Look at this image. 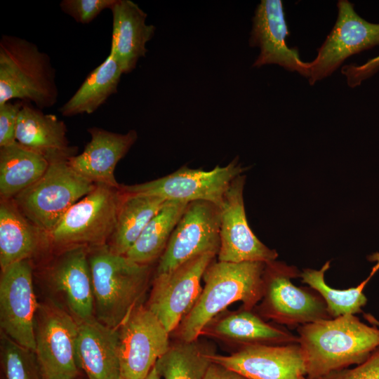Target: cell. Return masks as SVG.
<instances>
[{"label": "cell", "mask_w": 379, "mask_h": 379, "mask_svg": "<svg viewBox=\"0 0 379 379\" xmlns=\"http://www.w3.org/2000/svg\"><path fill=\"white\" fill-rule=\"evenodd\" d=\"M298 333L307 379L359 365L379 347V328L353 314L299 326Z\"/></svg>", "instance_id": "obj_1"}, {"label": "cell", "mask_w": 379, "mask_h": 379, "mask_svg": "<svg viewBox=\"0 0 379 379\" xmlns=\"http://www.w3.org/2000/svg\"><path fill=\"white\" fill-rule=\"evenodd\" d=\"M265 265L213 260L204 274V286L199 298L171 333L176 340L190 342L199 338L204 326L236 302L253 310L262 297Z\"/></svg>", "instance_id": "obj_2"}, {"label": "cell", "mask_w": 379, "mask_h": 379, "mask_svg": "<svg viewBox=\"0 0 379 379\" xmlns=\"http://www.w3.org/2000/svg\"><path fill=\"white\" fill-rule=\"evenodd\" d=\"M95 318L118 329L142 300L152 265L135 262L112 252L107 244L88 248Z\"/></svg>", "instance_id": "obj_3"}, {"label": "cell", "mask_w": 379, "mask_h": 379, "mask_svg": "<svg viewBox=\"0 0 379 379\" xmlns=\"http://www.w3.org/2000/svg\"><path fill=\"white\" fill-rule=\"evenodd\" d=\"M59 91L49 55L25 39H0V105L13 99L43 109L54 106Z\"/></svg>", "instance_id": "obj_4"}, {"label": "cell", "mask_w": 379, "mask_h": 379, "mask_svg": "<svg viewBox=\"0 0 379 379\" xmlns=\"http://www.w3.org/2000/svg\"><path fill=\"white\" fill-rule=\"evenodd\" d=\"M96 186L70 166L68 160L49 163L45 173L12 199L36 227L49 234L67 211Z\"/></svg>", "instance_id": "obj_5"}, {"label": "cell", "mask_w": 379, "mask_h": 379, "mask_svg": "<svg viewBox=\"0 0 379 379\" xmlns=\"http://www.w3.org/2000/svg\"><path fill=\"white\" fill-rule=\"evenodd\" d=\"M124 193L119 188L96 184L74 204L48 234L51 246L62 249L107 244L114 232Z\"/></svg>", "instance_id": "obj_6"}, {"label": "cell", "mask_w": 379, "mask_h": 379, "mask_svg": "<svg viewBox=\"0 0 379 379\" xmlns=\"http://www.w3.org/2000/svg\"><path fill=\"white\" fill-rule=\"evenodd\" d=\"M300 276L298 269L275 260L267 262L263 273V291L255 312L289 327L331 319L326 305L314 290L297 287L291 279Z\"/></svg>", "instance_id": "obj_7"}, {"label": "cell", "mask_w": 379, "mask_h": 379, "mask_svg": "<svg viewBox=\"0 0 379 379\" xmlns=\"http://www.w3.org/2000/svg\"><path fill=\"white\" fill-rule=\"evenodd\" d=\"M78 324L53 300L39 303L35 317L36 360L43 379H77Z\"/></svg>", "instance_id": "obj_8"}, {"label": "cell", "mask_w": 379, "mask_h": 379, "mask_svg": "<svg viewBox=\"0 0 379 379\" xmlns=\"http://www.w3.org/2000/svg\"><path fill=\"white\" fill-rule=\"evenodd\" d=\"M244 170L236 160L210 171L182 166L156 180L131 185H120V190L125 194L156 196L165 201H206L220 206L232 182Z\"/></svg>", "instance_id": "obj_9"}, {"label": "cell", "mask_w": 379, "mask_h": 379, "mask_svg": "<svg viewBox=\"0 0 379 379\" xmlns=\"http://www.w3.org/2000/svg\"><path fill=\"white\" fill-rule=\"evenodd\" d=\"M217 256L198 255L164 273L154 274L146 307L172 333L191 310L201 292V281Z\"/></svg>", "instance_id": "obj_10"}, {"label": "cell", "mask_w": 379, "mask_h": 379, "mask_svg": "<svg viewBox=\"0 0 379 379\" xmlns=\"http://www.w3.org/2000/svg\"><path fill=\"white\" fill-rule=\"evenodd\" d=\"M337 7L333 29L317 49L316 58L308 62L310 85L331 75L350 56L379 45V23L362 18L347 0H339Z\"/></svg>", "instance_id": "obj_11"}, {"label": "cell", "mask_w": 379, "mask_h": 379, "mask_svg": "<svg viewBox=\"0 0 379 379\" xmlns=\"http://www.w3.org/2000/svg\"><path fill=\"white\" fill-rule=\"evenodd\" d=\"M118 331L123 379H144L171 345V333L143 304L131 312Z\"/></svg>", "instance_id": "obj_12"}, {"label": "cell", "mask_w": 379, "mask_h": 379, "mask_svg": "<svg viewBox=\"0 0 379 379\" xmlns=\"http://www.w3.org/2000/svg\"><path fill=\"white\" fill-rule=\"evenodd\" d=\"M220 222L219 206L206 201L189 203L159 259L155 274L169 272L206 253L218 255Z\"/></svg>", "instance_id": "obj_13"}, {"label": "cell", "mask_w": 379, "mask_h": 379, "mask_svg": "<svg viewBox=\"0 0 379 379\" xmlns=\"http://www.w3.org/2000/svg\"><path fill=\"white\" fill-rule=\"evenodd\" d=\"M29 260L15 262L1 270L0 327L22 346L34 351V323L39 303L33 286Z\"/></svg>", "instance_id": "obj_14"}, {"label": "cell", "mask_w": 379, "mask_h": 379, "mask_svg": "<svg viewBox=\"0 0 379 379\" xmlns=\"http://www.w3.org/2000/svg\"><path fill=\"white\" fill-rule=\"evenodd\" d=\"M245 180V176L240 175L232 182L220 206L218 260L270 262L275 260L278 254L262 244L248 224L243 195Z\"/></svg>", "instance_id": "obj_15"}, {"label": "cell", "mask_w": 379, "mask_h": 379, "mask_svg": "<svg viewBox=\"0 0 379 379\" xmlns=\"http://www.w3.org/2000/svg\"><path fill=\"white\" fill-rule=\"evenodd\" d=\"M46 279L59 304L76 321L95 317L88 247L72 246L61 252L47 267Z\"/></svg>", "instance_id": "obj_16"}, {"label": "cell", "mask_w": 379, "mask_h": 379, "mask_svg": "<svg viewBox=\"0 0 379 379\" xmlns=\"http://www.w3.org/2000/svg\"><path fill=\"white\" fill-rule=\"evenodd\" d=\"M210 359L246 379H300L307 373L298 343L249 345L229 355L213 352Z\"/></svg>", "instance_id": "obj_17"}, {"label": "cell", "mask_w": 379, "mask_h": 379, "mask_svg": "<svg viewBox=\"0 0 379 379\" xmlns=\"http://www.w3.org/2000/svg\"><path fill=\"white\" fill-rule=\"evenodd\" d=\"M288 34L282 1L262 0L255 11L249 39L251 47L260 48L253 67L278 65L307 78L308 62L300 60L298 48L287 46Z\"/></svg>", "instance_id": "obj_18"}, {"label": "cell", "mask_w": 379, "mask_h": 379, "mask_svg": "<svg viewBox=\"0 0 379 379\" xmlns=\"http://www.w3.org/2000/svg\"><path fill=\"white\" fill-rule=\"evenodd\" d=\"M90 141L83 152L68 159L73 169L94 184L119 188L114 176L118 162L126 156L138 139V133L130 130L119 133L98 127L87 129Z\"/></svg>", "instance_id": "obj_19"}, {"label": "cell", "mask_w": 379, "mask_h": 379, "mask_svg": "<svg viewBox=\"0 0 379 379\" xmlns=\"http://www.w3.org/2000/svg\"><path fill=\"white\" fill-rule=\"evenodd\" d=\"M201 335L238 346V349L254 345H286L298 340V336L267 323L256 312L242 307L218 314L204 326Z\"/></svg>", "instance_id": "obj_20"}, {"label": "cell", "mask_w": 379, "mask_h": 379, "mask_svg": "<svg viewBox=\"0 0 379 379\" xmlns=\"http://www.w3.org/2000/svg\"><path fill=\"white\" fill-rule=\"evenodd\" d=\"M79 368L87 379H123L119 359V331L95 317L77 321Z\"/></svg>", "instance_id": "obj_21"}, {"label": "cell", "mask_w": 379, "mask_h": 379, "mask_svg": "<svg viewBox=\"0 0 379 379\" xmlns=\"http://www.w3.org/2000/svg\"><path fill=\"white\" fill-rule=\"evenodd\" d=\"M15 137L18 143L41 154L49 163L68 160L77 151L69 145L65 122L29 102L24 101L20 111Z\"/></svg>", "instance_id": "obj_22"}, {"label": "cell", "mask_w": 379, "mask_h": 379, "mask_svg": "<svg viewBox=\"0 0 379 379\" xmlns=\"http://www.w3.org/2000/svg\"><path fill=\"white\" fill-rule=\"evenodd\" d=\"M112 14V37L109 54L118 62L124 74L132 72L147 51L146 44L156 27L146 23L147 13L130 0H116L109 9Z\"/></svg>", "instance_id": "obj_23"}, {"label": "cell", "mask_w": 379, "mask_h": 379, "mask_svg": "<svg viewBox=\"0 0 379 379\" xmlns=\"http://www.w3.org/2000/svg\"><path fill=\"white\" fill-rule=\"evenodd\" d=\"M50 246L48 235L32 223L12 199H1V270L15 262L30 260Z\"/></svg>", "instance_id": "obj_24"}, {"label": "cell", "mask_w": 379, "mask_h": 379, "mask_svg": "<svg viewBox=\"0 0 379 379\" xmlns=\"http://www.w3.org/2000/svg\"><path fill=\"white\" fill-rule=\"evenodd\" d=\"M48 166L44 156L17 141L0 147L1 199H13L36 182Z\"/></svg>", "instance_id": "obj_25"}, {"label": "cell", "mask_w": 379, "mask_h": 379, "mask_svg": "<svg viewBox=\"0 0 379 379\" xmlns=\"http://www.w3.org/2000/svg\"><path fill=\"white\" fill-rule=\"evenodd\" d=\"M124 72L114 57L107 58L86 77L72 96L64 103L59 112L64 117H73L95 112L113 94Z\"/></svg>", "instance_id": "obj_26"}, {"label": "cell", "mask_w": 379, "mask_h": 379, "mask_svg": "<svg viewBox=\"0 0 379 379\" xmlns=\"http://www.w3.org/2000/svg\"><path fill=\"white\" fill-rule=\"evenodd\" d=\"M166 201L156 196L124 193L115 229L107 244L109 250L125 255Z\"/></svg>", "instance_id": "obj_27"}, {"label": "cell", "mask_w": 379, "mask_h": 379, "mask_svg": "<svg viewBox=\"0 0 379 379\" xmlns=\"http://www.w3.org/2000/svg\"><path fill=\"white\" fill-rule=\"evenodd\" d=\"M188 204L166 201L125 255L144 265H152L159 260Z\"/></svg>", "instance_id": "obj_28"}, {"label": "cell", "mask_w": 379, "mask_h": 379, "mask_svg": "<svg viewBox=\"0 0 379 379\" xmlns=\"http://www.w3.org/2000/svg\"><path fill=\"white\" fill-rule=\"evenodd\" d=\"M213 352L199 338L190 342L176 340L154 366L164 379H203Z\"/></svg>", "instance_id": "obj_29"}, {"label": "cell", "mask_w": 379, "mask_h": 379, "mask_svg": "<svg viewBox=\"0 0 379 379\" xmlns=\"http://www.w3.org/2000/svg\"><path fill=\"white\" fill-rule=\"evenodd\" d=\"M328 267L329 262H327L320 270H305L300 274L302 281L321 295L331 318L361 312L362 307L367 302L363 290L371 276L357 287L345 290L335 289L328 286L324 280V273Z\"/></svg>", "instance_id": "obj_30"}, {"label": "cell", "mask_w": 379, "mask_h": 379, "mask_svg": "<svg viewBox=\"0 0 379 379\" xmlns=\"http://www.w3.org/2000/svg\"><path fill=\"white\" fill-rule=\"evenodd\" d=\"M1 379H43L34 351L0 334Z\"/></svg>", "instance_id": "obj_31"}, {"label": "cell", "mask_w": 379, "mask_h": 379, "mask_svg": "<svg viewBox=\"0 0 379 379\" xmlns=\"http://www.w3.org/2000/svg\"><path fill=\"white\" fill-rule=\"evenodd\" d=\"M116 0H62L60 9L76 22L88 24L105 9H110Z\"/></svg>", "instance_id": "obj_32"}, {"label": "cell", "mask_w": 379, "mask_h": 379, "mask_svg": "<svg viewBox=\"0 0 379 379\" xmlns=\"http://www.w3.org/2000/svg\"><path fill=\"white\" fill-rule=\"evenodd\" d=\"M316 379H379V347L364 363L332 371Z\"/></svg>", "instance_id": "obj_33"}, {"label": "cell", "mask_w": 379, "mask_h": 379, "mask_svg": "<svg viewBox=\"0 0 379 379\" xmlns=\"http://www.w3.org/2000/svg\"><path fill=\"white\" fill-rule=\"evenodd\" d=\"M22 100L8 101L0 105V147L16 142V128Z\"/></svg>", "instance_id": "obj_34"}, {"label": "cell", "mask_w": 379, "mask_h": 379, "mask_svg": "<svg viewBox=\"0 0 379 379\" xmlns=\"http://www.w3.org/2000/svg\"><path fill=\"white\" fill-rule=\"evenodd\" d=\"M379 70V55L364 64H351L342 67L341 73L347 78V83L351 88L359 86L362 81L370 78Z\"/></svg>", "instance_id": "obj_35"}, {"label": "cell", "mask_w": 379, "mask_h": 379, "mask_svg": "<svg viewBox=\"0 0 379 379\" xmlns=\"http://www.w3.org/2000/svg\"><path fill=\"white\" fill-rule=\"evenodd\" d=\"M203 379H246L223 366L212 362Z\"/></svg>", "instance_id": "obj_36"}, {"label": "cell", "mask_w": 379, "mask_h": 379, "mask_svg": "<svg viewBox=\"0 0 379 379\" xmlns=\"http://www.w3.org/2000/svg\"><path fill=\"white\" fill-rule=\"evenodd\" d=\"M161 377L159 375L155 366L151 369L149 374L144 379H160Z\"/></svg>", "instance_id": "obj_37"}, {"label": "cell", "mask_w": 379, "mask_h": 379, "mask_svg": "<svg viewBox=\"0 0 379 379\" xmlns=\"http://www.w3.org/2000/svg\"><path fill=\"white\" fill-rule=\"evenodd\" d=\"M300 379H307V378L305 376H302Z\"/></svg>", "instance_id": "obj_38"}, {"label": "cell", "mask_w": 379, "mask_h": 379, "mask_svg": "<svg viewBox=\"0 0 379 379\" xmlns=\"http://www.w3.org/2000/svg\"><path fill=\"white\" fill-rule=\"evenodd\" d=\"M78 379V378H77Z\"/></svg>", "instance_id": "obj_39"}]
</instances>
